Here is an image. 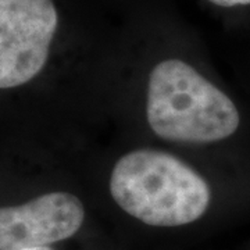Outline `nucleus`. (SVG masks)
Masks as SVG:
<instances>
[{
  "mask_svg": "<svg viewBox=\"0 0 250 250\" xmlns=\"http://www.w3.org/2000/svg\"><path fill=\"white\" fill-rule=\"evenodd\" d=\"M146 116L154 134L182 143L225 139L241 120L231 99L177 59L159 62L150 72Z\"/></svg>",
  "mask_w": 250,
  "mask_h": 250,
  "instance_id": "nucleus-2",
  "label": "nucleus"
},
{
  "mask_svg": "<svg viewBox=\"0 0 250 250\" xmlns=\"http://www.w3.org/2000/svg\"><path fill=\"white\" fill-rule=\"evenodd\" d=\"M220 7H235V6H246L250 4V0H208Z\"/></svg>",
  "mask_w": 250,
  "mask_h": 250,
  "instance_id": "nucleus-5",
  "label": "nucleus"
},
{
  "mask_svg": "<svg viewBox=\"0 0 250 250\" xmlns=\"http://www.w3.org/2000/svg\"><path fill=\"white\" fill-rule=\"evenodd\" d=\"M110 193L136 220L153 227H179L205 214L210 188L168 153L139 149L124 154L110 175Z\"/></svg>",
  "mask_w": 250,
  "mask_h": 250,
  "instance_id": "nucleus-1",
  "label": "nucleus"
},
{
  "mask_svg": "<svg viewBox=\"0 0 250 250\" xmlns=\"http://www.w3.org/2000/svg\"><path fill=\"white\" fill-rule=\"evenodd\" d=\"M24 250H52L49 246H41V248H29V249H24Z\"/></svg>",
  "mask_w": 250,
  "mask_h": 250,
  "instance_id": "nucleus-6",
  "label": "nucleus"
},
{
  "mask_svg": "<svg viewBox=\"0 0 250 250\" xmlns=\"http://www.w3.org/2000/svg\"><path fill=\"white\" fill-rule=\"evenodd\" d=\"M59 14L53 0H0V88H17L43 70Z\"/></svg>",
  "mask_w": 250,
  "mask_h": 250,
  "instance_id": "nucleus-3",
  "label": "nucleus"
},
{
  "mask_svg": "<svg viewBox=\"0 0 250 250\" xmlns=\"http://www.w3.org/2000/svg\"><path fill=\"white\" fill-rule=\"evenodd\" d=\"M85 218L83 205L67 192H52L0 210V250L47 246L71 238Z\"/></svg>",
  "mask_w": 250,
  "mask_h": 250,
  "instance_id": "nucleus-4",
  "label": "nucleus"
}]
</instances>
